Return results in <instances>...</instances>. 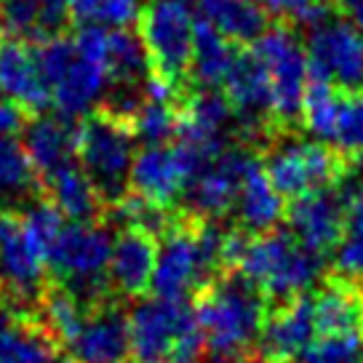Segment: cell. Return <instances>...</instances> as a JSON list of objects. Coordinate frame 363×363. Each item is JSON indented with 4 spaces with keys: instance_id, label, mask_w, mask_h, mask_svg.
Listing matches in <instances>:
<instances>
[{
    "instance_id": "d6a6232c",
    "label": "cell",
    "mask_w": 363,
    "mask_h": 363,
    "mask_svg": "<svg viewBox=\"0 0 363 363\" xmlns=\"http://www.w3.org/2000/svg\"><path fill=\"white\" fill-rule=\"evenodd\" d=\"M334 275L363 289V233H345L334 251Z\"/></svg>"
},
{
    "instance_id": "ac0fdd59",
    "label": "cell",
    "mask_w": 363,
    "mask_h": 363,
    "mask_svg": "<svg viewBox=\"0 0 363 363\" xmlns=\"http://www.w3.org/2000/svg\"><path fill=\"white\" fill-rule=\"evenodd\" d=\"M38 184L40 195H45L69 222H107V206L75 158L43 174Z\"/></svg>"
},
{
    "instance_id": "e0dca14e",
    "label": "cell",
    "mask_w": 363,
    "mask_h": 363,
    "mask_svg": "<svg viewBox=\"0 0 363 363\" xmlns=\"http://www.w3.org/2000/svg\"><path fill=\"white\" fill-rule=\"evenodd\" d=\"M0 94L22 107L30 118L51 107V91L40 75L30 43L16 38H0Z\"/></svg>"
},
{
    "instance_id": "44dd1931",
    "label": "cell",
    "mask_w": 363,
    "mask_h": 363,
    "mask_svg": "<svg viewBox=\"0 0 363 363\" xmlns=\"http://www.w3.org/2000/svg\"><path fill=\"white\" fill-rule=\"evenodd\" d=\"M107 86H110V80H107L102 65L80 57L75 48V57L48 83V91H51V104L59 110V115L75 118L80 113H89L91 104L102 96Z\"/></svg>"
},
{
    "instance_id": "cb8c5ba5",
    "label": "cell",
    "mask_w": 363,
    "mask_h": 363,
    "mask_svg": "<svg viewBox=\"0 0 363 363\" xmlns=\"http://www.w3.org/2000/svg\"><path fill=\"white\" fill-rule=\"evenodd\" d=\"M201 19L238 45H251L267 27L270 13L259 0H198Z\"/></svg>"
},
{
    "instance_id": "52a82bcc",
    "label": "cell",
    "mask_w": 363,
    "mask_h": 363,
    "mask_svg": "<svg viewBox=\"0 0 363 363\" xmlns=\"http://www.w3.org/2000/svg\"><path fill=\"white\" fill-rule=\"evenodd\" d=\"M259 155L272 187L289 201L337 187L347 169V160L326 142L286 139V134L275 136Z\"/></svg>"
},
{
    "instance_id": "f546056e",
    "label": "cell",
    "mask_w": 363,
    "mask_h": 363,
    "mask_svg": "<svg viewBox=\"0 0 363 363\" xmlns=\"http://www.w3.org/2000/svg\"><path fill=\"white\" fill-rule=\"evenodd\" d=\"M69 19L80 24L125 27L139 11V0H65Z\"/></svg>"
},
{
    "instance_id": "83f0119b",
    "label": "cell",
    "mask_w": 363,
    "mask_h": 363,
    "mask_svg": "<svg viewBox=\"0 0 363 363\" xmlns=\"http://www.w3.org/2000/svg\"><path fill=\"white\" fill-rule=\"evenodd\" d=\"M104 69H107L110 86H142L145 75L150 72V65L139 35L128 33L125 27L107 30Z\"/></svg>"
},
{
    "instance_id": "7a4b0ae2",
    "label": "cell",
    "mask_w": 363,
    "mask_h": 363,
    "mask_svg": "<svg viewBox=\"0 0 363 363\" xmlns=\"http://www.w3.org/2000/svg\"><path fill=\"white\" fill-rule=\"evenodd\" d=\"M136 131L134 123L121 115L91 107L75 123L72 158L96 187L107 211L128 193V171L134 163Z\"/></svg>"
},
{
    "instance_id": "9c48e42d",
    "label": "cell",
    "mask_w": 363,
    "mask_h": 363,
    "mask_svg": "<svg viewBox=\"0 0 363 363\" xmlns=\"http://www.w3.org/2000/svg\"><path fill=\"white\" fill-rule=\"evenodd\" d=\"M305 48L310 78L329 80L340 89L363 86V38L347 19H326L310 27Z\"/></svg>"
},
{
    "instance_id": "8992f818",
    "label": "cell",
    "mask_w": 363,
    "mask_h": 363,
    "mask_svg": "<svg viewBox=\"0 0 363 363\" xmlns=\"http://www.w3.org/2000/svg\"><path fill=\"white\" fill-rule=\"evenodd\" d=\"M251 48L267 72L275 128H278V134H289L299 123L302 99H305L307 80H310L307 48L296 38L294 27L289 22L270 24L251 43Z\"/></svg>"
},
{
    "instance_id": "1f68e13d",
    "label": "cell",
    "mask_w": 363,
    "mask_h": 363,
    "mask_svg": "<svg viewBox=\"0 0 363 363\" xmlns=\"http://www.w3.org/2000/svg\"><path fill=\"white\" fill-rule=\"evenodd\" d=\"M272 19L289 24H315L329 19V0H259Z\"/></svg>"
},
{
    "instance_id": "e575fe53",
    "label": "cell",
    "mask_w": 363,
    "mask_h": 363,
    "mask_svg": "<svg viewBox=\"0 0 363 363\" xmlns=\"http://www.w3.org/2000/svg\"><path fill=\"white\" fill-rule=\"evenodd\" d=\"M59 363H75V361H72V358H65V361H62V358H59Z\"/></svg>"
},
{
    "instance_id": "9a60e30c",
    "label": "cell",
    "mask_w": 363,
    "mask_h": 363,
    "mask_svg": "<svg viewBox=\"0 0 363 363\" xmlns=\"http://www.w3.org/2000/svg\"><path fill=\"white\" fill-rule=\"evenodd\" d=\"M62 345L35 310L0 299V363H59Z\"/></svg>"
},
{
    "instance_id": "5bb4252c",
    "label": "cell",
    "mask_w": 363,
    "mask_h": 363,
    "mask_svg": "<svg viewBox=\"0 0 363 363\" xmlns=\"http://www.w3.org/2000/svg\"><path fill=\"white\" fill-rule=\"evenodd\" d=\"M315 340V320H313V302L310 294H296L286 302L270 305L264 326L257 345L259 355L272 363L296 361L310 342Z\"/></svg>"
},
{
    "instance_id": "7402d4cb",
    "label": "cell",
    "mask_w": 363,
    "mask_h": 363,
    "mask_svg": "<svg viewBox=\"0 0 363 363\" xmlns=\"http://www.w3.org/2000/svg\"><path fill=\"white\" fill-rule=\"evenodd\" d=\"M310 302L315 334H363V289L355 284L334 275Z\"/></svg>"
},
{
    "instance_id": "5b68a950",
    "label": "cell",
    "mask_w": 363,
    "mask_h": 363,
    "mask_svg": "<svg viewBox=\"0 0 363 363\" xmlns=\"http://www.w3.org/2000/svg\"><path fill=\"white\" fill-rule=\"evenodd\" d=\"M139 40L147 54L150 72L171 83L182 94L193 89L190 62H193L195 16L182 0H152L139 11Z\"/></svg>"
},
{
    "instance_id": "2e32d148",
    "label": "cell",
    "mask_w": 363,
    "mask_h": 363,
    "mask_svg": "<svg viewBox=\"0 0 363 363\" xmlns=\"http://www.w3.org/2000/svg\"><path fill=\"white\" fill-rule=\"evenodd\" d=\"M187 182L190 179L171 145H147L139 155H134L128 171V193L171 211L177 208Z\"/></svg>"
},
{
    "instance_id": "ffe728a7",
    "label": "cell",
    "mask_w": 363,
    "mask_h": 363,
    "mask_svg": "<svg viewBox=\"0 0 363 363\" xmlns=\"http://www.w3.org/2000/svg\"><path fill=\"white\" fill-rule=\"evenodd\" d=\"M233 211L238 216V227L249 233L270 230L284 219L286 198L267 179V174L262 169V155H257L243 171Z\"/></svg>"
},
{
    "instance_id": "4fadbf2b",
    "label": "cell",
    "mask_w": 363,
    "mask_h": 363,
    "mask_svg": "<svg viewBox=\"0 0 363 363\" xmlns=\"http://www.w3.org/2000/svg\"><path fill=\"white\" fill-rule=\"evenodd\" d=\"M27 121L30 115L22 107L11 99H0V206H13L40 195L38 174L22 145Z\"/></svg>"
},
{
    "instance_id": "3957f363",
    "label": "cell",
    "mask_w": 363,
    "mask_h": 363,
    "mask_svg": "<svg viewBox=\"0 0 363 363\" xmlns=\"http://www.w3.org/2000/svg\"><path fill=\"white\" fill-rule=\"evenodd\" d=\"M131 358L136 363H201L206 352L190 299H142L128 313Z\"/></svg>"
},
{
    "instance_id": "277c9868",
    "label": "cell",
    "mask_w": 363,
    "mask_h": 363,
    "mask_svg": "<svg viewBox=\"0 0 363 363\" xmlns=\"http://www.w3.org/2000/svg\"><path fill=\"white\" fill-rule=\"evenodd\" d=\"M113 251V235L107 222H65L54 243L45 251L48 275L69 286L83 305L94 307L110 299L107 262Z\"/></svg>"
},
{
    "instance_id": "484cf974",
    "label": "cell",
    "mask_w": 363,
    "mask_h": 363,
    "mask_svg": "<svg viewBox=\"0 0 363 363\" xmlns=\"http://www.w3.org/2000/svg\"><path fill=\"white\" fill-rule=\"evenodd\" d=\"M35 313L40 315V320L48 326V331L57 337L62 350H65V345L78 334L89 307L80 302L78 294L69 286L48 275V281L43 284L38 302H35Z\"/></svg>"
},
{
    "instance_id": "30bf717a",
    "label": "cell",
    "mask_w": 363,
    "mask_h": 363,
    "mask_svg": "<svg viewBox=\"0 0 363 363\" xmlns=\"http://www.w3.org/2000/svg\"><path fill=\"white\" fill-rule=\"evenodd\" d=\"M123 299L110 296L86 313L78 334L65 345L67 358L75 363H128V313L121 307Z\"/></svg>"
},
{
    "instance_id": "ba28073f",
    "label": "cell",
    "mask_w": 363,
    "mask_h": 363,
    "mask_svg": "<svg viewBox=\"0 0 363 363\" xmlns=\"http://www.w3.org/2000/svg\"><path fill=\"white\" fill-rule=\"evenodd\" d=\"M45 281V251L33 238L24 222V211L0 206V299L24 310H35Z\"/></svg>"
},
{
    "instance_id": "4316f807",
    "label": "cell",
    "mask_w": 363,
    "mask_h": 363,
    "mask_svg": "<svg viewBox=\"0 0 363 363\" xmlns=\"http://www.w3.org/2000/svg\"><path fill=\"white\" fill-rule=\"evenodd\" d=\"M326 145L345 160L363 158V89H340Z\"/></svg>"
},
{
    "instance_id": "d4e9b609",
    "label": "cell",
    "mask_w": 363,
    "mask_h": 363,
    "mask_svg": "<svg viewBox=\"0 0 363 363\" xmlns=\"http://www.w3.org/2000/svg\"><path fill=\"white\" fill-rule=\"evenodd\" d=\"M235 54L238 43L227 40L206 19H195L193 62H190V80L195 89H219Z\"/></svg>"
},
{
    "instance_id": "7c38bea8",
    "label": "cell",
    "mask_w": 363,
    "mask_h": 363,
    "mask_svg": "<svg viewBox=\"0 0 363 363\" xmlns=\"http://www.w3.org/2000/svg\"><path fill=\"white\" fill-rule=\"evenodd\" d=\"M158 257V235L142 225H125L113 240L107 281L118 299H139L150 291Z\"/></svg>"
},
{
    "instance_id": "d6986e66",
    "label": "cell",
    "mask_w": 363,
    "mask_h": 363,
    "mask_svg": "<svg viewBox=\"0 0 363 363\" xmlns=\"http://www.w3.org/2000/svg\"><path fill=\"white\" fill-rule=\"evenodd\" d=\"M69 24L65 0H0V38L40 43L62 35Z\"/></svg>"
},
{
    "instance_id": "8fae6325",
    "label": "cell",
    "mask_w": 363,
    "mask_h": 363,
    "mask_svg": "<svg viewBox=\"0 0 363 363\" xmlns=\"http://www.w3.org/2000/svg\"><path fill=\"white\" fill-rule=\"evenodd\" d=\"M286 222L289 230L305 249L326 257L337 249L342 235L347 233L345 219V198L334 187L315 190V193L299 195L286 206Z\"/></svg>"
},
{
    "instance_id": "603a6c76",
    "label": "cell",
    "mask_w": 363,
    "mask_h": 363,
    "mask_svg": "<svg viewBox=\"0 0 363 363\" xmlns=\"http://www.w3.org/2000/svg\"><path fill=\"white\" fill-rule=\"evenodd\" d=\"M72 134H75V123L67 115L40 113L27 121L22 131V145L38 179L72 160Z\"/></svg>"
},
{
    "instance_id": "f1b7e54d",
    "label": "cell",
    "mask_w": 363,
    "mask_h": 363,
    "mask_svg": "<svg viewBox=\"0 0 363 363\" xmlns=\"http://www.w3.org/2000/svg\"><path fill=\"white\" fill-rule=\"evenodd\" d=\"M136 139L145 145H171L179 131V102H150L145 99L134 121Z\"/></svg>"
},
{
    "instance_id": "4dcf8cb0",
    "label": "cell",
    "mask_w": 363,
    "mask_h": 363,
    "mask_svg": "<svg viewBox=\"0 0 363 363\" xmlns=\"http://www.w3.org/2000/svg\"><path fill=\"white\" fill-rule=\"evenodd\" d=\"M302 363H363V334H315Z\"/></svg>"
},
{
    "instance_id": "836d02e7",
    "label": "cell",
    "mask_w": 363,
    "mask_h": 363,
    "mask_svg": "<svg viewBox=\"0 0 363 363\" xmlns=\"http://www.w3.org/2000/svg\"><path fill=\"white\" fill-rule=\"evenodd\" d=\"M334 6L355 30H363V0H334Z\"/></svg>"
},
{
    "instance_id": "6da1fadb",
    "label": "cell",
    "mask_w": 363,
    "mask_h": 363,
    "mask_svg": "<svg viewBox=\"0 0 363 363\" xmlns=\"http://www.w3.org/2000/svg\"><path fill=\"white\" fill-rule=\"evenodd\" d=\"M206 352L201 363H238L257 350L270 310L267 296L238 270H222L193 296Z\"/></svg>"
}]
</instances>
